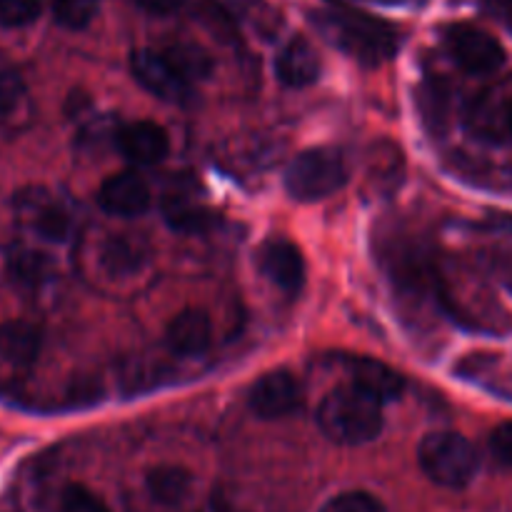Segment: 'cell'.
Returning <instances> with one entry per match:
<instances>
[{
  "label": "cell",
  "instance_id": "obj_24",
  "mask_svg": "<svg viewBox=\"0 0 512 512\" xmlns=\"http://www.w3.org/2000/svg\"><path fill=\"white\" fill-rule=\"evenodd\" d=\"M140 253L133 243L123 238H115L105 245L103 250V265L110 273H125V270L138 268Z\"/></svg>",
  "mask_w": 512,
  "mask_h": 512
},
{
  "label": "cell",
  "instance_id": "obj_15",
  "mask_svg": "<svg viewBox=\"0 0 512 512\" xmlns=\"http://www.w3.org/2000/svg\"><path fill=\"white\" fill-rule=\"evenodd\" d=\"M145 485H148V493L155 503L175 508V505L185 503L188 495L193 493V475L178 465H158L148 473Z\"/></svg>",
  "mask_w": 512,
  "mask_h": 512
},
{
  "label": "cell",
  "instance_id": "obj_21",
  "mask_svg": "<svg viewBox=\"0 0 512 512\" xmlns=\"http://www.w3.org/2000/svg\"><path fill=\"white\" fill-rule=\"evenodd\" d=\"M198 15H200V20H203L205 28H208L210 33L218 35L220 40H225V43H233V40H238V25H235V15L230 13L225 5L215 3V0H203L198 8Z\"/></svg>",
  "mask_w": 512,
  "mask_h": 512
},
{
  "label": "cell",
  "instance_id": "obj_23",
  "mask_svg": "<svg viewBox=\"0 0 512 512\" xmlns=\"http://www.w3.org/2000/svg\"><path fill=\"white\" fill-rule=\"evenodd\" d=\"M40 0H0V25L3 28H23L38 20Z\"/></svg>",
  "mask_w": 512,
  "mask_h": 512
},
{
  "label": "cell",
  "instance_id": "obj_19",
  "mask_svg": "<svg viewBox=\"0 0 512 512\" xmlns=\"http://www.w3.org/2000/svg\"><path fill=\"white\" fill-rule=\"evenodd\" d=\"M163 55L175 65V70H178L188 83H193V80H200V78H208L210 70H213V60H210V55L190 43L170 45V48L163 50Z\"/></svg>",
  "mask_w": 512,
  "mask_h": 512
},
{
  "label": "cell",
  "instance_id": "obj_26",
  "mask_svg": "<svg viewBox=\"0 0 512 512\" xmlns=\"http://www.w3.org/2000/svg\"><path fill=\"white\" fill-rule=\"evenodd\" d=\"M25 95V85L20 80L18 73H10V70H0V113H8L15 105L20 103V98Z\"/></svg>",
  "mask_w": 512,
  "mask_h": 512
},
{
  "label": "cell",
  "instance_id": "obj_28",
  "mask_svg": "<svg viewBox=\"0 0 512 512\" xmlns=\"http://www.w3.org/2000/svg\"><path fill=\"white\" fill-rule=\"evenodd\" d=\"M490 453L495 455L500 465L512 468V420L493 430V435H490Z\"/></svg>",
  "mask_w": 512,
  "mask_h": 512
},
{
  "label": "cell",
  "instance_id": "obj_29",
  "mask_svg": "<svg viewBox=\"0 0 512 512\" xmlns=\"http://www.w3.org/2000/svg\"><path fill=\"white\" fill-rule=\"evenodd\" d=\"M133 3L153 15H170L175 13V10L183 8L185 0H133Z\"/></svg>",
  "mask_w": 512,
  "mask_h": 512
},
{
  "label": "cell",
  "instance_id": "obj_14",
  "mask_svg": "<svg viewBox=\"0 0 512 512\" xmlns=\"http://www.w3.org/2000/svg\"><path fill=\"white\" fill-rule=\"evenodd\" d=\"M350 375H353V383L358 388L368 390L370 395H375L378 400H395L403 395L405 380L403 375L395 373L390 365L380 363L375 358H353L348 363Z\"/></svg>",
  "mask_w": 512,
  "mask_h": 512
},
{
  "label": "cell",
  "instance_id": "obj_5",
  "mask_svg": "<svg viewBox=\"0 0 512 512\" xmlns=\"http://www.w3.org/2000/svg\"><path fill=\"white\" fill-rule=\"evenodd\" d=\"M445 43H448V50L455 58V63L463 70H468V73H495L505 63V50L498 43V38L475 28V25H453V28H448Z\"/></svg>",
  "mask_w": 512,
  "mask_h": 512
},
{
  "label": "cell",
  "instance_id": "obj_11",
  "mask_svg": "<svg viewBox=\"0 0 512 512\" xmlns=\"http://www.w3.org/2000/svg\"><path fill=\"white\" fill-rule=\"evenodd\" d=\"M320 55L305 38H293L275 60V75L288 88H308L320 78Z\"/></svg>",
  "mask_w": 512,
  "mask_h": 512
},
{
  "label": "cell",
  "instance_id": "obj_4",
  "mask_svg": "<svg viewBox=\"0 0 512 512\" xmlns=\"http://www.w3.org/2000/svg\"><path fill=\"white\" fill-rule=\"evenodd\" d=\"M348 180V165L340 150L310 148L303 150L285 170V188L290 198L313 203L340 190Z\"/></svg>",
  "mask_w": 512,
  "mask_h": 512
},
{
  "label": "cell",
  "instance_id": "obj_22",
  "mask_svg": "<svg viewBox=\"0 0 512 512\" xmlns=\"http://www.w3.org/2000/svg\"><path fill=\"white\" fill-rule=\"evenodd\" d=\"M60 512H110L108 505L103 503L100 495H95L93 490L83 488V485H68V488L60 493Z\"/></svg>",
  "mask_w": 512,
  "mask_h": 512
},
{
  "label": "cell",
  "instance_id": "obj_3",
  "mask_svg": "<svg viewBox=\"0 0 512 512\" xmlns=\"http://www.w3.org/2000/svg\"><path fill=\"white\" fill-rule=\"evenodd\" d=\"M423 473L443 488H465L478 473V450L465 435L440 430L428 433L418 445Z\"/></svg>",
  "mask_w": 512,
  "mask_h": 512
},
{
  "label": "cell",
  "instance_id": "obj_25",
  "mask_svg": "<svg viewBox=\"0 0 512 512\" xmlns=\"http://www.w3.org/2000/svg\"><path fill=\"white\" fill-rule=\"evenodd\" d=\"M323 512H385V510L378 498H373L370 493H360V490H355V493H343L338 495V498L330 500V503L323 508Z\"/></svg>",
  "mask_w": 512,
  "mask_h": 512
},
{
  "label": "cell",
  "instance_id": "obj_2",
  "mask_svg": "<svg viewBox=\"0 0 512 512\" xmlns=\"http://www.w3.org/2000/svg\"><path fill=\"white\" fill-rule=\"evenodd\" d=\"M318 425L333 443L365 445L383 430V400L355 383L335 388L320 403Z\"/></svg>",
  "mask_w": 512,
  "mask_h": 512
},
{
  "label": "cell",
  "instance_id": "obj_30",
  "mask_svg": "<svg viewBox=\"0 0 512 512\" xmlns=\"http://www.w3.org/2000/svg\"><path fill=\"white\" fill-rule=\"evenodd\" d=\"M503 120H505V128H508V133L512 135V100L508 103V108H505Z\"/></svg>",
  "mask_w": 512,
  "mask_h": 512
},
{
  "label": "cell",
  "instance_id": "obj_1",
  "mask_svg": "<svg viewBox=\"0 0 512 512\" xmlns=\"http://www.w3.org/2000/svg\"><path fill=\"white\" fill-rule=\"evenodd\" d=\"M313 23L330 43L365 65L385 63L400 48V35L393 25L348 5H328L318 10Z\"/></svg>",
  "mask_w": 512,
  "mask_h": 512
},
{
  "label": "cell",
  "instance_id": "obj_6",
  "mask_svg": "<svg viewBox=\"0 0 512 512\" xmlns=\"http://www.w3.org/2000/svg\"><path fill=\"white\" fill-rule=\"evenodd\" d=\"M130 68H133L135 80L155 98L168 100V103H188L193 98V88L188 80L175 70V65L160 50H135L130 58Z\"/></svg>",
  "mask_w": 512,
  "mask_h": 512
},
{
  "label": "cell",
  "instance_id": "obj_17",
  "mask_svg": "<svg viewBox=\"0 0 512 512\" xmlns=\"http://www.w3.org/2000/svg\"><path fill=\"white\" fill-rule=\"evenodd\" d=\"M53 273V260L45 253H38V250L20 248L8 255V275L20 288H40V285L53 278Z\"/></svg>",
  "mask_w": 512,
  "mask_h": 512
},
{
  "label": "cell",
  "instance_id": "obj_7",
  "mask_svg": "<svg viewBox=\"0 0 512 512\" xmlns=\"http://www.w3.org/2000/svg\"><path fill=\"white\" fill-rule=\"evenodd\" d=\"M303 403V390H300L298 378L288 370H270L263 378L255 380L250 388L248 405L258 418L278 420L290 415Z\"/></svg>",
  "mask_w": 512,
  "mask_h": 512
},
{
  "label": "cell",
  "instance_id": "obj_12",
  "mask_svg": "<svg viewBox=\"0 0 512 512\" xmlns=\"http://www.w3.org/2000/svg\"><path fill=\"white\" fill-rule=\"evenodd\" d=\"M168 348L178 355H200L210 348L213 340V325L203 310L188 308L175 315L165 330Z\"/></svg>",
  "mask_w": 512,
  "mask_h": 512
},
{
  "label": "cell",
  "instance_id": "obj_9",
  "mask_svg": "<svg viewBox=\"0 0 512 512\" xmlns=\"http://www.w3.org/2000/svg\"><path fill=\"white\" fill-rule=\"evenodd\" d=\"M258 265L268 280L283 290H298L305 280V260L298 245L285 238H270L258 250Z\"/></svg>",
  "mask_w": 512,
  "mask_h": 512
},
{
  "label": "cell",
  "instance_id": "obj_18",
  "mask_svg": "<svg viewBox=\"0 0 512 512\" xmlns=\"http://www.w3.org/2000/svg\"><path fill=\"white\" fill-rule=\"evenodd\" d=\"M163 213L170 228L185 230V233L203 230L205 225L213 220V215H210L208 208L195 203V200L188 198L185 193H170L163 203Z\"/></svg>",
  "mask_w": 512,
  "mask_h": 512
},
{
  "label": "cell",
  "instance_id": "obj_10",
  "mask_svg": "<svg viewBox=\"0 0 512 512\" xmlns=\"http://www.w3.org/2000/svg\"><path fill=\"white\" fill-rule=\"evenodd\" d=\"M115 145L120 153L135 165H153L168 155V133L150 120L128 123L115 133Z\"/></svg>",
  "mask_w": 512,
  "mask_h": 512
},
{
  "label": "cell",
  "instance_id": "obj_27",
  "mask_svg": "<svg viewBox=\"0 0 512 512\" xmlns=\"http://www.w3.org/2000/svg\"><path fill=\"white\" fill-rule=\"evenodd\" d=\"M420 105H423L425 118L435 123V128H440L445 120V90L438 83L430 85L420 93Z\"/></svg>",
  "mask_w": 512,
  "mask_h": 512
},
{
  "label": "cell",
  "instance_id": "obj_8",
  "mask_svg": "<svg viewBox=\"0 0 512 512\" xmlns=\"http://www.w3.org/2000/svg\"><path fill=\"white\" fill-rule=\"evenodd\" d=\"M150 185L138 173L110 175L98 190L100 208L115 218H138L150 208Z\"/></svg>",
  "mask_w": 512,
  "mask_h": 512
},
{
  "label": "cell",
  "instance_id": "obj_16",
  "mask_svg": "<svg viewBox=\"0 0 512 512\" xmlns=\"http://www.w3.org/2000/svg\"><path fill=\"white\" fill-rule=\"evenodd\" d=\"M23 213L28 215L35 233L53 243H63L70 233V215L58 203L45 198H28L23 203Z\"/></svg>",
  "mask_w": 512,
  "mask_h": 512
},
{
  "label": "cell",
  "instance_id": "obj_20",
  "mask_svg": "<svg viewBox=\"0 0 512 512\" xmlns=\"http://www.w3.org/2000/svg\"><path fill=\"white\" fill-rule=\"evenodd\" d=\"M100 0H53V15L63 28L80 30L98 15Z\"/></svg>",
  "mask_w": 512,
  "mask_h": 512
},
{
  "label": "cell",
  "instance_id": "obj_13",
  "mask_svg": "<svg viewBox=\"0 0 512 512\" xmlns=\"http://www.w3.org/2000/svg\"><path fill=\"white\" fill-rule=\"evenodd\" d=\"M43 345V335L28 320H5L0 323V358L15 368L35 363Z\"/></svg>",
  "mask_w": 512,
  "mask_h": 512
}]
</instances>
